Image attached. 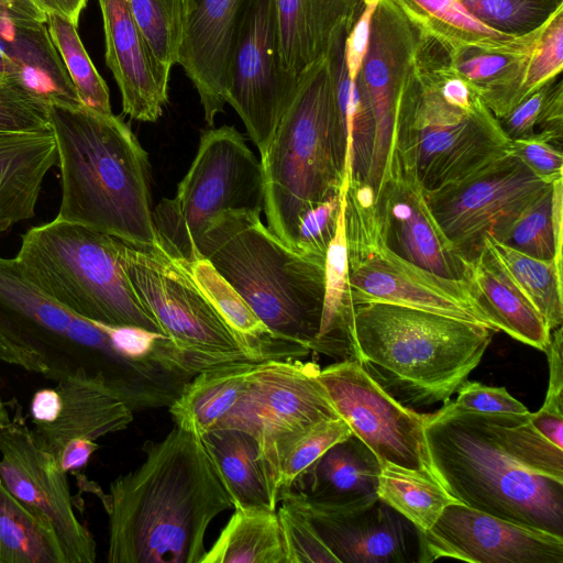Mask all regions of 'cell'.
Listing matches in <instances>:
<instances>
[{
	"mask_svg": "<svg viewBox=\"0 0 563 563\" xmlns=\"http://www.w3.org/2000/svg\"><path fill=\"white\" fill-rule=\"evenodd\" d=\"M0 76L48 106L82 104L46 24L22 26L0 19Z\"/></svg>",
	"mask_w": 563,
	"mask_h": 563,
	"instance_id": "cell-26",
	"label": "cell"
},
{
	"mask_svg": "<svg viewBox=\"0 0 563 563\" xmlns=\"http://www.w3.org/2000/svg\"><path fill=\"white\" fill-rule=\"evenodd\" d=\"M158 64L167 71L178 64L186 0H126Z\"/></svg>",
	"mask_w": 563,
	"mask_h": 563,
	"instance_id": "cell-43",
	"label": "cell"
},
{
	"mask_svg": "<svg viewBox=\"0 0 563 563\" xmlns=\"http://www.w3.org/2000/svg\"><path fill=\"white\" fill-rule=\"evenodd\" d=\"M377 496L420 532L428 531L444 508L457 501L437 477L389 462H380Z\"/></svg>",
	"mask_w": 563,
	"mask_h": 563,
	"instance_id": "cell-37",
	"label": "cell"
},
{
	"mask_svg": "<svg viewBox=\"0 0 563 563\" xmlns=\"http://www.w3.org/2000/svg\"><path fill=\"white\" fill-rule=\"evenodd\" d=\"M380 462L355 434L332 445L291 489L327 507L353 508L378 498Z\"/></svg>",
	"mask_w": 563,
	"mask_h": 563,
	"instance_id": "cell-27",
	"label": "cell"
},
{
	"mask_svg": "<svg viewBox=\"0 0 563 563\" xmlns=\"http://www.w3.org/2000/svg\"><path fill=\"white\" fill-rule=\"evenodd\" d=\"M252 0H186L178 64L191 80L206 122L223 112L238 34Z\"/></svg>",
	"mask_w": 563,
	"mask_h": 563,
	"instance_id": "cell-23",
	"label": "cell"
},
{
	"mask_svg": "<svg viewBox=\"0 0 563 563\" xmlns=\"http://www.w3.org/2000/svg\"><path fill=\"white\" fill-rule=\"evenodd\" d=\"M455 404L482 413H527L528 408L515 399L505 387H492L466 380L457 389Z\"/></svg>",
	"mask_w": 563,
	"mask_h": 563,
	"instance_id": "cell-52",
	"label": "cell"
},
{
	"mask_svg": "<svg viewBox=\"0 0 563 563\" xmlns=\"http://www.w3.org/2000/svg\"><path fill=\"white\" fill-rule=\"evenodd\" d=\"M46 14L57 13L67 18L78 26L79 16L87 4V0H31Z\"/></svg>",
	"mask_w": 563,
	"mask_h": 563,
	"instance_id": "cell-59",
	"label": "cell"
},
{
	"mask_svg": "<svg viewBox=\"0 0 563 563\" xmlns=\"http://www.w3.org/2000/svg\"><path fill=\"white\" fill-rule=\"evenodd\" d=\"M49 131V106L18 84L0 76V132Z\"/></svg>",
	"mask_w": 563,
	"mask_h": 563,
	"instance_id": "cell-48",
	"label": "cell"
},
{
	"mask_svg": "<svg viewBox=\"0 0 563 563\" xmlns=\"http://www.w3.org/2000/svg\"><path fill=\"white\" fill-rule=\"evenodd\" d=\"M509 142L476 89L451 70L444 45L421 38L398 95L385 167L429 194L508 153Z\"/></svg>",
	"mask_w": 563,
	"mask_h": 563,
	"instance_id": "cell-3",
	"label": "cell"
},
{
	"mask_svg": "<svg viewBox=\"0 0 563 563\" xmlns=\"http://www.w3.org/2000/svg\"><path fill=\"white\" fill-rule=\"evenodd\" d=\"M277 515L287 563H339L302 514L282 501Z\"/></svg>",
	"mask_w": 563,
	"mask_h": 563,
	"instance_id": "cell-49",
	"label": "cell"
},
{
	"mask_svg": "<svg viewBox=\"0 0 563 563\" xmlns=\"http://www.w3.org/2000/svg\"><path fill=\"white\" fill-rule=\"evenodd\" d=\"M197 253L277 338L313 351L325 256L290 249L263 224L260 213L231 210L209 221Z\"/></svg>",
	"mask_w": 563,
	"mask_h": 563,
	"instance_id": "cell-8",
	"label": "cell"
},
{
	"mask_svg": "<svg viewBox=\"0 0 563 563\" xmlns=\"http://www.w3.org/2000/svg\"><path fill=\"white\" fill-rule=\"evenodd\" d=\"M263 207L261 162L234 126L222 125L201 134L175 197L161 199L152 214L161 246L190 263L211 219L230 210L261 214Z\"/></svg>",
	"mask_w": 563,
	"mask_h": 563,
	"instance_id": "cell-11",
	"label": "cell"
},
{
	"mask_svg": "<svg viewBox=\"0 0 563 563\" xmlns=\"http://www.w3.org/2000/svg\"><path fill=\"white\" fill-rule=\"evenodd\" d=\"M62 199L56 219L139 245L158 243L148 161L130 126L84 104L49 106Z\"/></svg>",
	"mask_w": 563,
	"mask_h": 563,
	"instance_id": "cell-4",
	"label": "cell"
},
{
	"mask_svg": "<svg viewBox=\"0 0 563 563\" xmlns=\"http://www.w3.org/2000/svg\"><path fill=\"white\" fill-rule=\"evenodd\" d=\"M144 461L90 488L109 517V563H200L211 521L233 508L201 439L175 426L143 444Z\"/></svg>",
	"mask_w": 563,
	"mask_h": 563,
	"instance_id": "cell-1",
	"label": "cell"
},
{
	"mask_svg": "<svg viewBox=\"0 0 563 563\" xmlns=\"http://www.w3.org/2000/svg\"><path fill=\"white\" fill-rule=\"evenodd\" d=\"M354 307L349 280L342 192L335 234L325 253L321 323L312 352L340 361L356 360L353 340Z\"/></svg>",
	"mask_w": 563,
	"mask_h": 563,
	"instance_id": "cell-34",
	"label": "cell"
},
{
	"mask_svg": "<svg viewBox=\"0 0 563 563\" xmlns=\"http://www.w3.org/2000/svg\"><path fill=\"white\" fill-rule=\"evenodd\" d=\"M46 25L81 103L102 113H112L108 86L93 66L77 26L57 13L47 14Z\"/></svg>",
	"mask_w": 563,
	"mask_h": 563,
	"instance_id": "cell-40",
	"label": "cell"
},
{
	"mask_svg": "<svg viewBox=\"0 0 563 563\" xmlns=\"http://www.w3.org/2000/svg\"><path fill=\"white\" fill-rule=\"evenodd\" d=\"M0 361L55 382L103 383L133 411L169 407L191 376L128 356L99 322L81 318L30 283L14 258L0 257Z\"/></svg>",
	"mask_w": 563,
	"mask_h": 563,
	"instance_id": "cell-2",
	"label": "cell"
},
{
	"mask_svg": "<svg viewBox=\"0 0 563 563\" xmlns=\"http://www.w3.org/2000/svg\"><path fill=\"white\" fill-rule=\"evenodd\" d=\"M104 32L106 63L122 98L123 113L155 122L167 102L169 74L158 64L126 0H98Z\"/></svg>",
	"mask_w": 563,
	"mask_h": 563,
	"instance_id": "cell-24",
	"label": "cell"
},
{
	"mask_svg": "<svg viewBox=\"0 0 563 563\" xmlns=\"http://www.w3.org/2000/svg\"><path fill=\"white\" fill-rule=\"evenodd\" d=\"M319 372L318 364L299 358L256 363L241 397L214 427L238 429L255 440L277 496L294 445L318 423L341 418Z\"/></svg>",
	"mask_w": 563,
	"mask_h": 563,
	"instance_id": "cell-13",
	"label": "cell"
},
{
	"mask_svg": "<svg viewBox=\"0 0 563 563\" xmlns=\"http://www.w3.org/2000/svg\"><path fill=\"white\" fill-rule=\"evenodd\" d=\"M344 195L349 280L354 305L389 303L482 324L496 332L466 279L437 275L386 244L375 211V191L350 180Z\"/></svg>",
	"mask_w": 563,
	"mask_h": 563,
	"instance_id": "cell-10",
	"label": "cell"
},
{
	"mask_svg": "<svg viewBox=\"0 0 563 563\" xmlns=\"http://www.w3.org/2000/svg\"><path fill=\"white\" fill-rule=\"evenodd\" d=\"M531 424L550 442L563 449V413L540 408L529 415Z\"/></svg>",
	"mask_w": 563,
	"mask_h": 563,
	"instance_id": "cell-57",
	"label": "cell"
},
{
	"mask_svg": "<svg viewBox=\"0 0 563 563\" xmlns=\"http://www.w3.org/2000/svg\"><path fill=\"white\" fill-rule=\"evenodd\" d=\"M420 33L448 45H471L493 51L525 52L538 40L543 26L522 36L490 29L460 0H390Z\"/></svg>",
	"mask_w": 563,
	"mask_h": 563,
	"instance_id": "cell-32",
	"label": "cell"
},
{
	"mask_svg": "<svg viewBox=\"0 0 563 563\" xmlns=\"http://www.w3.org/2000/svg\"><path fill=\"white\" fill-rule=\"evenodd\" d=\"M508 152L518 157L536 176L547 183L563 177L562 148L551 141L532 136L511 140Z\"/></svg>",
	"mask_w": 563,
	"mask_h": 563,
	"instance_id": "cell-51",
	"label": "cell"
},
{
	"mask_svg": "<svg viewBox=\"0 0 563 563\" xmlns=\"http://www.w3.org/2000/svg\"><path fill=\"white\" fill-rule=\"evenodd\" d=\"M0 563H66L54 531L0 479Z\"/></svg>",
	"mask_w": 563,
	"mask_h": 563,
	"instance_id": "cell-38",
	"label": "cell"
},
{
	"mask_svg": "<svg viewBox=\"0 0 563 563\" xmlns=\"http://www.w3.org/2000/svg\"><path fill=\"white\" fill-rule=\"evenodd\" d=\"M379 0H366L363 11L345 40V63L349 76L355 81L364 60L371 31V23Z\"/></svg>",
	"mask_w": 563,
	"mask_h": 563,
	"instance_id": "cell-53",
	"label": "cell"
},
{
	"mask_svg": "<svg viewBox=\"0 0 563 563\" xmlns=\"http://www.w3.org/2000/svg\"><path fill=\"white\" fill-rule=\"evenodd\" d=\"M200 563H287L277 509H234Z\"/></svg>",
	"mask_w": 563,
	"mask_h": 563,
	"instance_id": "cell-36",
	"label": "cell"
},
{
	"mask_svg": "<svg viewBox=\"0 0 563 563\" xmlns=\"http://www.w3.org/2000/svg\"><path fill=\"white\" fill-rule=\"evenodd\" d=\"M55 388L60 397L56 419L32 422V433L67 474H77L99 449L96 440L126 429L134 411L117 393L97 380L64 379Z\"/></svg>",
	"mask_w": 563,
	"mask_h": 563,
	"instance_id": "cell-21",
	"label": "cell"
},
{
	"mask_svg": "<svg viewBox=\"0 0 563 563\" xmlns=\"http://www.w3.org/2000/svg\"><path fill=\"white\" fill-rule=\"evenodd\" d=\"M563 563V537L479 511L459 501L420 532L419 563Z\"/></svg>",
	"mask_w": 563,
	"mask_h": 563,
	"instance_id": "cell-18",
	"label": "cell"
},
{
	"mask_svg": "<svg viewBox=\"0 0 563 563\" xmlns=\"http://www.w3.org/2000/svg\"><path fill=\"white\" fill-rule=\"evenodd\" d=\"M14 261L30 283L81 318L164 334L134 290L113 235L55 218L21 235Z\"/></svg>",
	"mask_w": 563,
	"mask_h": 563,
	"instance_id": "cell-9",
	"label": "cell"
},
{
	"mask_svg": "<svg viewBox=\"0 0 563 563\" xmlns=\"http://www.w3.org/2000/svg\"><path fill=\"white\" fill-rule=\"evenodd\" d=\"M57 165L54 134L0 132V235L35 214L46 174Z\"/></svg>",
	"mask_w": 563,
	"mask_h": 563,
	"instance_id": "cell-28",
	"label": "cell"
},
{
	"mask_svg": "<svg viewBox=\"0 0 563 563\" xmlns=\"http://www.w3.org/2000/svg\"><path fill=\"white\" fill-rule=\"evenodd\" d=\"M485 244L493 252L509 279L541 314L548 329L563 322V273L553 261H542L520 253L490 238Z\"/></svg>",
	"mask_w": 563,
	"mask_h": 563,
	"instance_id": "cell-39",
	"label": "cell"
},
{
	"mask_svg": "<svg viewBox=\"0 0 563 563\" xmlns=\"http://www.w3.org/2000/svg\"><path fill=\"white\" fill-rule=\"evenodd\" d=\"M0 19L29 26L46 24L47 14L31 0H0Z\"/></svg>",
	"mask_w": 563,
	"mask_h": 563,
	"instance_id": "cell-55",
	"label": "cell"
},
{
	"mask_svg": "<svg viewBox=\"0 0 563 563\" xmlns=\"http://www.w3.org/2000/svg\"><path fill=\"white\" fill-rule=\"evenodd\" d=\"M562 66L563 8L559 9L544 23L538 40L530 51L520 88V102L547 82L560 76Z\"/></svg>",
	"mask_w": 563,
	"mask_h": 563,
	"instance_id": "cell-47",
	"label": "cell"
},
{
	"mask_svg": "<svg viewBox=\"0 0 563 563\" xmlns=\"http://www.w3.org/2000/svg\"><path fill=\"white\" fill-rule=\"evenodd\" d=\"M481 22L498 32L522 36L563 8V0H460Z\"/></svg>",
	"mask_w": 563,
	"mask_h": 563,
	"instance_id": "cell-45",
	"label": "cell"
},
{
	"mask_svg": "<svg viewBox=\"0 0 563 563\" xmlns=\"http://www.w3.org/2000/svg\"><path fill=\"white\" fill-rule=\"evenodd\" d=\"M284 70L299 81L349 35L366 0H274Z\"/></svg>",
	"mask_w": 563,
	"mask_h": 563,
	"instance_id": "cell-25",
	"label": "cell"
},
{
	"mask_svg": "<svg viewBox=\"0 0 563 563\" xmlns=\"http://www.w3.org/2000/svg\"><path fill=\"white\" fill-rule=\"evenodd\" d=\"M492 332L482 324L408 307H354L356 360L409 408L451 399L479 364Z\"/></svg>",
	"mask_w": 563,
	"mask_h": 563,
	"instance_id": "cell-5",
	"label": "cell"
},
{
	"mask_svg": "<svg viewBox=\"0 0 563 563\" xmlns=\"http://www.w3.org/2000/svg\"><path fill=\"white\" fill-rule=\"evenodd\" d=\"M200 439L234 509H277L278 496L250 434L238 429H213Z\"/></svg>",
	"mask_w": 563,
	"mask_h": 563,
	"instance_id": "cell-30",
	"label": "cell"
},
{
	"mask_svg": "<svg viewBox=\"0 0 563 563\" xmlns=\"http://www.w3.org/2000/svg\"><path fill=\"white\" fill-rule=\"evenodd\" d=\"M342 191L314 209L302 220L298 235V252L325 256L335 234L341 210Z\"/></svg>",
	"mask_w": 563,
	"mask_h": 563,
	"instance_id": "cell-50",
	"label": "cell"
},
{
	"mask_svg": "<svg viewBox=\"0 0 563 563\" xmlns=\"http://www.w3.org/2000/svg\"><path fill=\"white\" fill-rule=\"evenodd\" d=\"M121 257L140 300L200 372L258 362L205 297L181 260L159 243L139 245L123 240Z\"/></svg>",
	"mask_w": 563,
	"mask_h": 563,
	"instance_id": "cell-12",
	"label": "cell"
},
{
	"mask_svg": "<svg viewBox=\"0 0 563 563\" xmlns=\"http://www.w3.org/2000/svg\"><path fill=\"white\" fill-rule=\"evenodd\" d=\"M347 130L328 57L305 73L261 157L269 230L298 251L305 217L342 191Z\"/></svg>",
	"mask_w": 563,
	"mask_h": 563,
	"instance_id": "cell-7",
	"label": "cell"
},
{
	"mask_svg": "<svg viewBox=\"0 0 563 563\" xmlns=\"http://www.w3.org/2000/svg\"><path fill=\"white\" fill-rule=\"evenodd\" d=\"M60 408V397L57 389L42 388L32 397L30 415L32 422H51L56 419Z\"/></svg>",
	"mask_w": 563,
	"mask_h": 563,
	"instance_id": "cell-56",
	"label": "cell"
},
{
	"mask_svg": "<svg viewBox=\"0 0 563 563\" xmlns=\"http://www.w3.org/2000/svg\"><path fill=\"white\" fill-rule=\"evenodd\" d=\"M465 279L495 331H504L544 352L551 331L541 314L509 279L486 244L477 256L466 263Z\"/></svg>",
	"mask_w": 563,
	"mask_h": 563,
	"instance_id": "cell-29",
	"label": "cell"
},
{
	"mask_svg": "<svg viewBox=\"0 0 563 563\" xmlns=\"http://www.w3.org/2000/svg\"><path fill=\"white\" fill-rule=\"evenodd\" d=\"M511 141L540 136L562 148L563 81L561 75L529 95L506 115L498 119Z\"/></svg>",
	"mask_w": 563,
	"mask_h": 563,
	"instance_id": "cell-41",
	"label": "cell"
},
{
	"mask_svg": "<svg viewBox=\"0 0 563 563\" xmlns=\"http://www.w3.org/2000/svg\"><path fill=\"white\" fill-rule=\"evenodd\" d=\"M298 81L283 68L274 0H252L232 57L227 103L243 121L261 157Z\"/></svg>",
	"mask_w": 563,
	"mask_h": 563,
	"instance_id": "cell-17",
	"label": "cell"
},
{
	"mask_svg": "<svg viewBox=\"0 0 563 563\" xmlns=\"http://www.w3.org/2000/svg\"><path fill=\"white\" fill-rule=\"evenodd\" d=\"M550 184L508 152L426 197L443 234L468 262Z\"/></svg>",
	"mask_w": 563,
	"mask_h": 563,
	"instance_id": "cell-14",
	"label": "cell"
},
{
	"mask_svg": "<svg viewBox=\"0 0 563 563\" xmlns=\"http://www.w3.org/2000/svg\"><path fill=\"white\" fill-rule=\"evenodd\" d=\"M260 362L203 371L194 376L168 407L175 426L201 438L233 408Z\"/></svg>",
	"mask_w": 563,
	"mask_h": 563,
	"instance_id": "cell-35",
	"label": "cell"
},
{
	"mask_svg": "<svg viewBox=\"0 0 563 563\" xmlns=\"http://www.w3.org/2000/svg\"><path fill=\"white\" fill-rule=\"evenodd\" d=\"M353 434L342 419L327 420L308 431L288 453L278 483V499L335 443Z\"/></svg>",
	"mask_w": 563,
	"mask_h": 563,
	"instance_id": "cell-46",
	"label": "cell"
},
{
	"mask_svg": "<svg viewBox=\"0 0 563 563\" xmlns=\"http://www.w3.org/2000/svg\"><path fill=\"white\" fill-rule=\"evenodd\" d=\"M375 211L391 251L437 275L465 279L466 263L437 223L420 185L386 166L375 190Z\"/></svg>",
	"mask_w": 563,
	"mask_h": 563,
	"instance_id": "cell-22",
	"label": "cell"
},
{
	"mask_svg": "<svg viewBox=\"0 0 563 563\" xmlns=\"http://www.w3.org/2000/svg\"><path fill=\"white\" fill-rule=\"evenodd\" d=\"M419 38V30L390 0H379L371 23L367 51L355 80L374 117V148L367 176V184L374 191L387 159L398 95Z\"/></svg>",
	"mask_w": 563,
	"mask_h": 563,
	"instance_id": "cell-20",
	"label": "cell"
},
{
	"mask_svg": "<svg viewBox=\"0 0 563 563\" xmlns=\"http://www.w3.org/2000/svg\"><path fill=\"white\" fill-rule=\"evenodd\" d=\"M563 329L551 331L544 350L549 363V385L542 408L563 413Z\"/></svg>",
	"mask_w": 563,
	"mask_h": 563,
	"instance_id": "cell-54",
	"label": "cell"
},
{
	"mask_svg": "<svg viewBox=\"0 0 563 563\" xmlns=\"http://www.w3.org/2000/svg\"><path fill=\"white\" fill-rule=\"evenodd\" d=\"M507 450L531 471L563 482V449L544 438L527 413H487Z\"/></svg>",
	"mask_w": 563,
	"mask_h": 563,
	"instance_id": "cell-42",
	"label": "cell"
},
{
	"mask_svg": "<svg viewBox=\"0 0 563 563\" xmlns=\"http://www.w3.org/2000/svg\"><path fill=\"white\" fill-rule=\"evenodd\" d=\"M279 501L309 520L339 563H419L420 531L379 498L360 507L334 508L289 489Z\"/></svg>",
	"mask_w": 563,
	"mask_h": 563,
	"instance_id": "cell-19",
	"label": "cell"
},
{
	"mask_svg": "<svg viewBox=\"0 0 563 563\" xmlns=\"http://www.w3.org/2000/svg\"><path fill=\"white\" fill-rule=\"evenodd\" d=\"M0 479L54 531L66 563H93L96 541L74 512L67 473L36 443L19 404L0 431Z\"/></svg>",
	"mask_w": 563,
	"mask_h": 563,
	"instance_id": "cell-16",
	"label": "cell"
},
{
	"mask_svg": "<svg viewBox=\"0 0 563 563\" xmlns=\"http://www.w3.org/2000/svg\"><path fill=\"white\" fill-rule=\"evenodd\" d=\"M319 380L340 417L379 462L435 477L423 431L427 415L397 401L355 358L320 368Z\"/></svg>",
	"mask_w": 563,
	"mask_h": 563,
	"instance_id": "cell-15",
	"label": "cell"
},
{
	"mask_svg": "<svg viewBox=\"0 0 563 563\" xmlns=\"http://www.w3.org/2000/svg\"><path fill=\"white\" fill-rule=\"evenodd\" d=\"M552 224L555 246V266L562 269V244H563V177L552 183Z\"/></svg>",
	"mask_w": 563,
	"mask_h": 563,
	"instance_id": "cell-58",
	"label": "cell"
},
{
	"mask_svg": "<svg viewBox=\"0 0 563 563\" xmlns=\"http://www.w3.org/2000/svg\"><path fill=\"white\" fill-rule=\"evenodd\" d=\"M10 408L8 402L2 398L0 377V431L10 422Z\"/></svg>",
	"mask_w": 563,
	"mask_h": 563,
	"instance_id": "cell-60",
	"label": "cell"
},
{
	"mask_svg": "<svg viewBox=\"0 0 563 563\" xmlns=\"http://www.w3.org/2000/svg\"><path fill=\"white\" fill-rule=\"evenodd\" d=\"M493 240L526 255L554 262L552 184L526 205Z\"/></svg>",
	"mask_w": 563,
	"mask_h": 563,
	"instance_id": "cell-44",
	"label": "cell"
},
{
	"mask_svg": "<svg viewBox=\"0 0 563 563\" xmlns=\"http://www.w3.org/2000/svg\"><path fill=\"white\" fill-rule=\"evenodd\" d=\"M423 431L432 471L459 503L563 537V482L514 456L487 413L449 399L427 415Z\"/></svg>",
	"mask_w": 563,
	"mask_h": 563,
	"instance_id": "cell-6",
	"label": "cell"
},
{
	"mask_svg": "<svg viewBox=\"0 0 563 563\" xmlns=\"http://www.w3.org/2000/svg\"><path fill=\"white\" fill-rule=\"evenodd\" d=\"M444 46L451 70L476 89L497 120L520 102V88L533 46L525 52L445 43Z\"/></svg>",
	"mask_w": 563,
	"mask_h": 563,
	"instance_id": "cell-33",
	"label": "cell"
},
{
	"mask_svg": "<svg viewBox=\"0 0 563 563\" xmlns=\"http://www.w3.org/2000/svg\"><path fill=\"white\" fill-rule=\"evenodd\" d=\"M184 264L195 284L254 360L300 358L310 353L299 344L277 338L209 261L199 258Z\"/></svg>",
	"mask_w": 563,
	"mask_h": 563,
	"instance_id": "cell-31",
	"label": "cell"
}]
</instances>
